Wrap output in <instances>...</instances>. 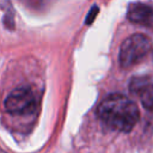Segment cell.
Instances as JSON below:
<instances>
[{
	"label": "cell",
	"mask_w": 153,
	"mask_h": 153,
	"mask_svg": "<svg viewBox=\"0 0 153 153\" xmlns=\"http://www.w3.org/2000/svg\"><path fill=\"white\" fill-rule=\"evenodd\" d=\"M37 105L36 94L32 88L27 86H20L13 90L5 99L4 106L8 114L12 115H26L31 114Z\"/></svg>",
	"instance_id": "3"
},
{
	"label": "cell",
	"mask_w": 153,
	"mask_h": 153,
	"mask_svg": "<svg viewBox=\"0 0 153 153\" xmlns=\"http://www.w3.org/2000/svg\"><path fill=\"white\" fill-rule=\"evenodd\" d=\"M97 13H98V7H97V6H93V7L90 10V12H88V14H87V17H86V24H91V23L94 20Z\"/></svg>",
	"instance_id": "7"
},
{
	"label": "cell",
	"mask_w": 153,
	"mask_h": 153,
	"mask_svg": "<svg viewBox=\"0 0 153 153\" xmlns=\"http://www.w3.org/2000/svg\"><path fill=\"white\" fill-rule=\"evenodd\" d=\"M22 1H24L27 6H30V7H33V8H38V7H44V5H45V2H48L49 0H22Z\"/></svg>",
	"instance_id": "6"
},
{
	"label": "cell",
	"mask_w": 153,
	"mask_h": 153,
	"mask_svg": "<svg viewBox=\"0 0 153 153\" xmlns=\"http://www.w3.org/2000/svg\"><path fill=\"white\" fill-rule=\"evenodd\" d=\"M152 42L143 33H134L126 38L120 48L118 62L122 68H130L141 62L151 51Z\"/></svg>",
	"instance_id": "2"
},
{
	"label": "cell",
	"mask_w": 153,
	"mask_h": 153,
	"mask_svg": "<svg viewBox=\"0 0 153 153\" xmlns=\"http://www.w3.org/2000/svg\"><path fill=\"white\" fill-rule=\"evenodd\" d=\"M129 90L139 96L145 109L153 110V80L149 76H134L129 82Z\"/></svg>",
	"instance_id": "4"
},
{
	"label": "cell",
	"mask_w": 153,
	"mask_h": 153,
	"mask_svg": "<svg viewBox=\"0 0 153 153\" xmlns=\"http://www.w3.org/2000/svg\"><path fill=\"white\" fill-rule=\"evenodd\" d=\"M152 60H153V54H152Z\"/></svg>",
	"instance_id": "8"
},
{
	"label": "cell",
	"mask_w": 153,
	"mask_h": 153,
	"mask_svg": "<svg viewBox=\"0 0 153 153\" xmlns=\"http://www.w3.org/2000/svg\"><path fill=\"white\" fill-rule=\"evenodd\" d=\"M127 18L135 24L153 27V8L142 2H134L129 5Z\"/></svg>",
	"instance_id": "5"
},
{
	"label": "cell",
	"mask_w": 153,
	"mask_h": 153,
	"mask_svg": "<svg viewBox=\"0 0 153 153\" xmlns=\"http://www.w3.org/2000/svg\"><path fill=\"white\" fill-rule=\"evenodd\" d=\"M97 115L111 129L124 133L130 131L140 117L136 104L120 93H112L104 98L98 105Z\"/></svg>",
	"instance_id": "1"
}]
</instances>
